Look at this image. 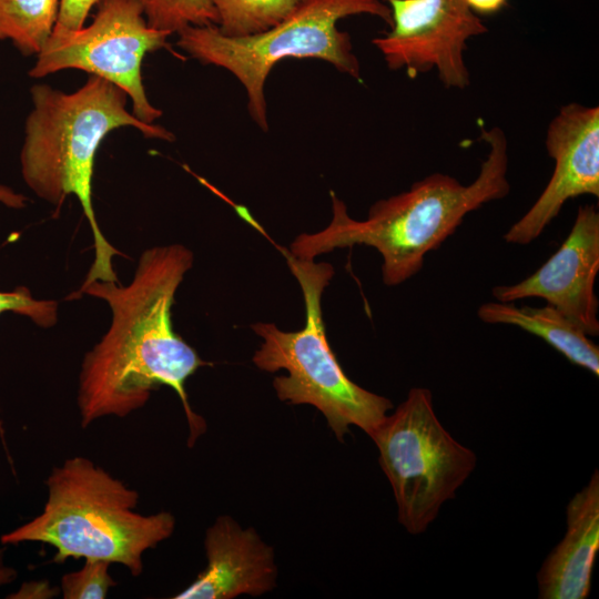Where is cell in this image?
Instances as JSON below:
<instances>
[{"label": "cell", "mask_w": 599, "mask_h": 599, "mask_svg": "<svg viewBox=\"0 0 599 599\" xmlns=\"http://www.w3.org/2000/svg\"><path fill=\"white\" fill-rule=\"evenodd\" d=\"M567 529L538 575L540 599H586L599 551V471L568 502Z\"/></svg>", "instance_id": "4fadbf2b"}, {"label": "cell", "mask_w": 599, "mask_h": 599, "mask_svg": "<svg viewBox=\"0 0 599 599\" xmlns=\"http://www.w3.org/2000/svg\"><path fill=\"white\" fill-rule=\"evenodd\" d=\"M281 251L301 286L305 324L296 332L281 331L272 323L251 325L263 339L252 361L268 373L285 369L287 375L273 380L277 397L292 405L308 404L317 408L341 441L351 426L370 436L393 403L348 378L329 346L322 295L335 274L334 267L329 263L298 258L286 248Z\"/></svg>", "instance_id": "5b68a950"}, {"label": "cell", "mask_w": 599, "mask_h": 599, "mask_svg": "<svg viewBox=\"0 0 599 599\" xmlns=\"http://www.w3.org/2000/svg\"><path fill=\"white\" fill-rule=\"evenodd\" d=\"M358 14L374 16L392 24L390 9L380 0H305L263 32L231 38L216 26H190L177 33V45L203 64L230 71L246 91L252 119L266 131L265 81L281 60L321 59L361 81L349 34L337 28L341 19Z\"/></svg>", "instance_id": "8992f818"}, {"label": "cell", "mask_w": 599, "mask_h": 599, "mask_svg": "<svg viewBox=\"0 0 599 599\" xmlns=\"http://www.w3.org/2000/svg\"><path fill=\"white\" fill-rule=\"evenodd\" d=\"M61 0H0V40L23 55L39 54L50 39Z\"/></svg>", "instance_id": "9a60e30c"}, {"label": "cell", "mask_w": 599, "mask_h": 599, "mask_svg": "<svg viewBox=\"0 0 599 599\" xmlns=\"http://www.w3.org/2000/svg\"><path fill=\"white\" fill-rule=\"evenodd\" d=\"M59 593V589L52 587L48 581H28L21 585L16 591L10 593L11 599H49Z\"/></svg>", "instance_id": "44dd1931"}, {"label": "cell", "mask_w": 599, "mask_h": 599, "mask_svg": "<svg viewBox=\"0 0 599 599\" xmlns=\"http://www.w3.org/2000/svg\"><path fill=\"white\" fill-rule=\"evenodd\" d=\"M554 173L532 206L504 235L510 244L535 241L564 204L580 195L599 196V108L564 105L547 130Z\"/></svg>", "instance_id": "30bf717a"}, {"label": "cell", "mask_w": 599, "mask_h": 599, "mask_svg": "<svg viewBox=\"0 0 599 599\" xmlns=\"http://www.w3.org/2000/svg\"><path fill=\"white\" fill-rule=\"evenodd\" d=\"M146 22L169 34L190 26H216L217 14L210 0H138Z\"/></svg>", "instance_id": "e0dca14e"}, {"label": "cell", "mask_w": 599, "mask_h": 599, "mask_svg": "<svg viewBox=\"0 0 599 599\" xmlns=\"http://www.w3.org/2000/svg\"><path fill=\"white\" fill-rule=\"evenodd\" d=\"M207 565L174 599H232L262 596L276 586L274 550L253 528L219 516L205 534Z\"/></svg>", "instance_id": "7c38bea8"}, {"label": "cell", "mask_w": 599, "mask_h": 599, "mask_svg": "<svg viewBox=\"0 0 599 599\" xmlns=\"http://www.w3.org/2000/svg\"><path fill=\"white\" fill-rule=\"evenodd\" d=\"M479 319L519 327L542 338L571 364L599 376V347L589 336L550 304L516 306L514 302H487L478 307Z\"/></svg>", "instance_id": "5bb4252c"}, {"label": "cell", "mask_w": 599, "mask_h": 599, "mask_svg": "<svg viewBox=\"0 0 599 599\" xmlns=\"http://www.w3.org/2000/svg\"><path fill=\"white\" fill-rule=\"evenodd\" d=\"M598 272L599 212L587 204L579 206L560 247L535 273L516 284L495 286L491 294L499 302L541 297L588 336H598Z\"/></svg>", "instance_id": "8fae6325"}, {"label": "cell", "mask_w": 599, "mask_h": 599, "mask_svg": "<svg viewBox=\"0 0 599 599\" xmlns=\"http://www.w3.org/2000/svg\"><path fill=\"white\" fill-rule=\"evenodd\" d=\"M219 31L231 38L263 32L295 11L305 0H210Z\"/></svg>", "instance_id": "2e32d148"}, {"label": "cell", "mask_w": 599, "mask_h": 599, "mask_svg": "<svg viewBox=\"0 0 599 599\" xmlns=\"http://www.w3.org/2000/svg\"><path fill=\"white\" fill-rule=\"evenodd\" d=\"M480 132L489 151L471 183L464 185L448 174L433 173L408 191L374 203L362 221L351 217L345 203L332 192L331 223L316 233L300 234L287 251L314 260L336 248L370 246L383 257L384 284L404 283L422 270L426 254L454 234L468 213L509 193L506 135L497 126Z\"/></svg>", "instance_id": "7a4b0ae2"}, {"label": "cell", "mask_w": 599, "mask_h": 599, "mask_svg": "<svg viewBox=\"0 0 599 599\" xmlns=\"http://www.w3.org/2000/svg\"><path fill=\"white\" fill-rule=\"evenodd\" d=\"M7 312L26 316L43 328L52 327L58 322V302L38 300L24 286H19L9 292L0 291V316ZM0 435L3 436L1 422Z\"/></svg>", "instance_id": "d6986e66"}, {"label": "cell", "mask_w": 599, "mask_h": 599, "mask_svg": "<svg viewBox=\"0 0 599 599\" xmlns=\"http://www.w3.org/2000/svg\"><path fill=\"white\" fill-rule=\"evenodd\" d=\"M28 197L12 187L0 183V206L21 210L27 206Z\"/></svg>", "instance_id": "603a6c76"}, {"label": "cell", "mask_w": 599, "mask_h": 599, "mask_svg": "<svg viewBox=\"0 0 599 599\" xmlns=\"http://www.w3.org/2000/svg\"><path fill=\"white\" fill-rule=\"evenodd\" d=\"M390 31L373 40L387 67L409 77L436 70L446 88L469 85L467 40L488 32L464 0H385Z\"/></svg>", "instance_id": "9c48e42d"}, {"label": "cell", "mask_w": 599, "mask_h": 599, "mask_svg": "<svg viewBox=\"0 0 599 599\" xmlns=\"http://www.w3.org/2000/svg\"><path fill=\"white\" fill-rule=\"evenodd\" d=\"M100 0H61L58 19L52 33L77 31L84 22L94 4Z\"/></svg>", "instance_id": "ffe728a7"}, {"label": "cell", "mask_w": 599, "mask_h": 599, "mask_svg": "<svg viewBox=\"0 0 599 599\" xmlns=\"http://www.w3.org/2000/svg\"><path fill=\"white\" fill-rule=\"evenodd\" d=\"M111 562L101 559H84L82 568L64 573L60 591L63 599H104L116 586L110 573Z\"/></svg>", "instance_id": "ac0fdd59"}, {"label": "cell", "mask_w": 599, "mask_h": 599, "mask_svg": "<svg viewBox=\"0 0 599 599\" xmlns=\"http://www.w3.org/2000/svg\"><path fill=\"white\" fill-rule=\"evenodd\" d=\"M396 500L399 524L419 535L453 499L477 464L438 419L428 388H412L406 399L369 436Z\"/></svg>", "instance_id": "52a82bcc"}, {"label": "cell", "mask_w": 599, "mask_h": 599, "mask_svg": "<svg viewBox=\"0 0 599 599\" xmlns=\"http://www.w3.org/2000/svg\"><path fill=\"white\" fill-rule=\"evenodd\" d=\"M17 578V569L8 564L4 548H0V588L12 583Z\"/></svg>", "instance_id": "cb8c5ba5"}, {"label": "cell", "mask_w": 599, "mask_h": 599, "mask_svg": "<svg viewBox=\"0 0 599 599\" xmlns=\"http://www.w3.org/2000/svg\"><path fill=\"white\" fill-rule=\"evenodd\" d=\"M48 498L31 520L4 532L3 546L41 542L54 548V562L101 559L143 571V555L172 536L171 512H138L139 493L84 456L54 467L45 479Z\"/></svg>", "instance_id": "277c9868"}, {"label": "cell", "mask_w": 599, "mask_h": 599, "mask_svg": "<svg viewBox=\"0 0 599 599\" xmlns=\"http://www.w3.org/2000/svg\"><path fill=\"white\" fill-rule=\"evenodd\" d=\"M475 14L489 16L501 11L508 0H464Z\"/></svg>", "instance_id": "7402d4cb"}, {"label": "cell", "mask_w": 599, "mask_h": 599, "mask_svg": "<svg viewBox=\"0 0 599 599\" xmlns=\"http://www.w3.org/2000/svg\"><path fill=\"white\" fill-rule=\"evenodd\" d=\"M194 255L181 244L145 250L128 285L95 281L75 297L90 295L111 309V324L82 361L77 403L81 426L100 418H123L142 408L162 386L179 396L190 427L189 446L206 428L192 409L185 383L210 365L173 328L176 291L193 266Z\"/></svg>", "instance_id": "6da1fadb"}, {"label": "cell", "mask_w": 599, "mask_h": 599, "mask_svg": "<svg viewBox=\"0 0 599 599\" xmlns=\"http://www.w3.org/2000/svg\"><path fill=\"white\" fill-rule=\"evenodd\" d=\"M32 109L24 124L20 152L21 175L35 195L58 210L75 195L93 235L94 258L77 292L95 281L119 282L113 257L120 252L102 234L92 203L97 151L104 138L122 126H132L145 138L173 141L162 125L140 121L126 110V93L97 75L77 91L65 93L48 84L30 90Z\"/></svg>", "instance_id": "3957f363"}, {"label": "cell", "mask_w": 599, "mask_h": 599, "mask_svg": "<svg viewBox=\"0 0 599 599\" xmlns=\"http://www.w3.org/2000/svg\"><path fill=\"white\" fill-rule=\"evenodd\" d=\"M169 35L149 26L138 0H100L89 26L51 34L29 75L79 69L100 77L126 93L140 121L154 124L162 111L146 97L141 67L145 54L167 45Z\"/></svg>", "instance_id": "ba28073f"}]
</instances>
